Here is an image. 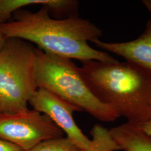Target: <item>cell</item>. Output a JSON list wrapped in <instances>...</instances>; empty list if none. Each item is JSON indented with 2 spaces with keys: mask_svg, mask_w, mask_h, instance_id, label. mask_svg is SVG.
<instances>
[{
  "mask_svg": "<svg viewBox=\"0 0 151 151\" xmlns=\"http://www.w3.org/2000/svg\"><path fill=\"white\" fill-rule=\"evenodd\" d=\"M12 16V20L0 24V31L6 39L17 38L31 42L45 53L70 60L119 62L107 52L88 45V41L93 43L99 40L103 32L87 20L77 16L53 19L46 6L34 12L20 9Z\"/></svg>",
  "mask_w": 151,
  "mask_h": 151,
  "instance_id": "1",
  "label": "cell"
},
{
  "mask_svg": "<svg viewBox=\"0 0 151 151\" xmlns=\"http://www.w3.org/2000/svg\"><path fill=\"white\" fill-rule=\"evenodd\" d=\"M81 62V75L101 102L131 123L140 125L151 119V72L127 61Z\"/></svg>",
  "mask_w": 151,
  "mask_h": 151,
  "instance_id": "2",
  "label": "cell"
},
{
  "mask_svg": "<svg viewBox=\"0 0 151 151\" xmlns=\"http://www.w3.org/2000/svg\"><path fill=\"white\" fill-rule=\"evenodd\" d=\"M35 78L38 88L53 93L100 121L111 122L120 117L114 108L92 93L80 67L70 59L37 48Z\"/></svg>",
  "mask_w": 151,
  "mask_h": 151,
  "instance_id": "3",
  "label": "cell"
},
{
  "mask_svg": "<svg viewBox=\"0 0 151 151\" xmlns=\"http://www.w3.org/2000/svg\"><path fill=\"white\" fill-rule=\"evenodd\" d=\"M37 48L27 41L7 38L0 51V108L13 114L27 108L37 90Z\"/></svg>",
  "mask_w": 151,
  "mask_h": 151,
  "instance_id": "4",
  "label": "cell"
},
{
  "mask_svg": "<svg viewBox=\"0 0 151 151\" xmlns=\"http://www.w3.org/2000/svg\"><path fill=\"white\" fill-rule=\"evenodd\" d=\"M63 132L45 114L27 109L0 115V139L29 151L39 143L62 137Z\"/></svg>",
  "mask_w": 151,
  "mask_h": 151,
  "instance_id": "5",
  "label": "cell"
},
{
  "mask_svg": "<svg viewBox=\"0 0 151 151\" xmlns=\"http://www.w3.org/2000/svg\"><path fill=\"white\" fill-rule=\"evenodd\" d=\"M33 109L47 115L82 151L87 149L91 140L84 134L73 117L75 111L81 109L43 88H38L29 100Z\"/></svg>",
  "mask_w": 151,
  "mask_h": 151,
  "instance_id": "6",
  "label": "cell"
},
{
  "mask_svg": "<svg viewBox=\"0 0 151 151\" xmlns=\"http://www.w3.org/2000/svg\"><path fill=\"white\" fill-rule=\"evenodd\" d=\"M93 43L105 52L116 54L151 72V17L145 31L134 40L108 43L99 39Z\"/></svg>",
  "mask_w": 151,
  "mask_h": 151,
  "instance_id": "7",
  "label": "cell"
},
{
  "mask_svg": "<svg viewBox=\"0 0 151 151\" xmlns=\"http://www.w3.org/2000/svg\"><path fill=\"white\" fill-rule=\"evenodd\" d=\"M78 4L75 0H0V24L10 21L16 11L27 6H46L57 15L75 16Z\"/></svg>",
  "mask_w": 151,
  "mask_h": 151,
  "instance_id": "8",
  "label": "cell"
},
{
  "mask_svg": "<svg viewBox=\"0 0 151 151\" xmlns=\"http://www.w3.org/2000/svg\"><path fill=\"white\" fill-rule=\"evenodd\" d=\"M110 132L123 151H151V137L139 125L127 122L112 128Z\"/></svg>",
  "mask_w": 151,
  "mask_h": 151,
  "instance_id": "9",
  "label": "cell"
},
{
  "mask_svg": "<svg viewBox=\"0 0 151 151\" xmlns=\"http://www.w3.org/2000/svg\"><path fill=\"white\" fill-rule=\"evenodd\" d=\"M92 139L90 147L83 151H118L122 148L114 140L110 130L100 124L95 125L91 130Z\"/></svg>",
  "mask_w": 151,
  "mask_h": 151,
  "instance_id": "10",
  "label": "cell"
},
{
  "mask_svg": "<svg viewBox=\"0 0 151 151\" xmlns=\"http://www.w3.org/2000/svg\"><path fill=\"white\" fill-rule=\"evenodd\" d=\"M29 151H83L67 137L44 140Z\"/></svg>",
  "mask_w": 151,
  "mask_h": 151,
  "instance_id": "11",
  "label": "cell"
},
{
  "mask_svg": "<svg viewBox=\"0 0 151 151\" xmlns=\"http://www.w3.org/2000/svg\"><path fill=\"white\" fill-rule=\"evenodd\" d=\"M0 151H24L20 148L6 140L0 139Z\"/></svg>",
  "mask_w": 151,
  "mask_h": 151,
  "instance_id": "12",
  "label": "cell"
},
{
  "mask_svg": "<svg viewBox=\"0 0 151 151\" xmlns=\"http://www.w3.org/2000/svg\"><path fill=\"white\" fill-rule=\"evenodd\" d=\"M142 130L149 136L151 137V119L148 120L143 124L139 125Z\"/></svg>",
  "mask_w": 151,
  "mask_h": 151,
  "instance_id": "13",
  "label": "cell"
},
{
  "mask_svg": "<svg viewBox=\"0 0 151 151\" xmlns=\"http://www.w3.org/2000/svg\"><path fill=\"white\" fill-rule=\"evenodd\" d=\"M6 40V38L0 31V51L2 50V49L3 48L4 46L5 45Z\"/></svg>",
  "mask_w": 151,
  "mask_h": 151,
  "instance_id": "14",
  "label": "cell"
},
{
  "mask_svg": "<svg viewBox=\"0 0 151 151\" xmlns=\"http://www.w3.org/2000/svg\"><path fill=\"white\" fill-rule=\"evenodd\" d=\"M142 2L151 14V0H143Z\"/></svg>",
  "mask_w": 151,
  "mask_h": 151,
  "instance_id": "15",
  "label": "cell"
},
{
  "mask_svg": "<svg viewBox=\"0 0 151 151\" xmlns=\"http://www.w3.org/2000/svg\"><path fill=\"white\" fill-rule=\"evenodd\" d=\"M150 105L151 107V93H150Z\"/></svg>",
  "mask_w": 151,
  "mask_h": 151,
  "instance_id": "16",
  "label": "cell"
},
{
  "mask_svg": "<svg viewBox=\"0 0 151 151\" xmlns=\"http://www.w3.org/2000/svg\"><path fill=\"white\" fill-rule=\"evenodd\" d=\"M2 114V110H1V108H0V115H1Z\"/></svg>",
  "mask_w": 151,
  "mask_h": 151,
  "instance_id": "17",
  "label": "cell"
}]
</instances>
